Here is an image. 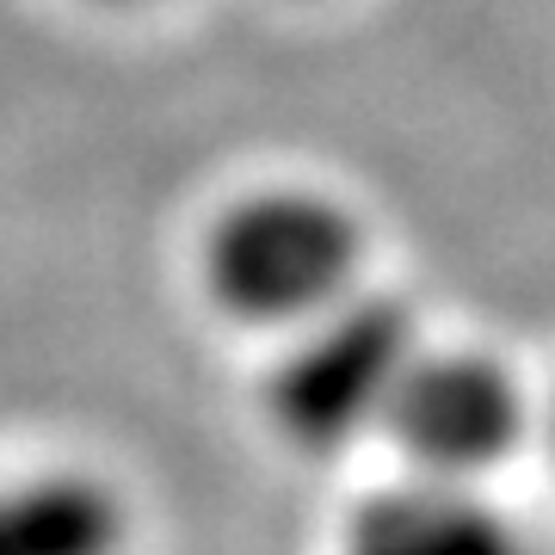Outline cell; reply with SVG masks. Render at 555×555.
<instances>
[{
    "label": "cell",
    "instance_id": "52a82bcc",
    "mask_svg": "<svg viewBox=\"0 0 555 555\" xmlns=\"http://www.w3.org/2000/svg\"><path fill=\"white\" fill-rule=\"evenodd\" d=\"M87 7H100V13H142V7H160V0H87Z\"/></svg>",
    "mask_w": 555,
    "mask_h": 555
},
{
    "label": "cell",
    "instance_id": "7a4b0ae2",
    "mask_svg": "<svg viewBox=\"0 0 555 555\" xmlns=\"http://www.w3.org/2000/svg\"><path fill=\"white\" fill-rule=\"evenodd\" d=\"M420 346H426V327L408 309V297L364 284L327 315L272 339L266 377H259V414L284 451L315 463L364 451L377 444L383 414Z\"/></svg>",
    "mask_w": 555,
    "mask_h": 555
},
{
    "label": "cell",
    "instance_id": "5b68a950",
    "mask_svg": "<svg viewBox=\"0 0 555 555\" xmlns=\"http://www.w3.org/2000/svg\"><path fill=\"white\" fill-rule=\"evenodd\" d=\"M137 500L100 463L0 469V555H130Z\"/></svg>",
    "mask_w": 555,
    "mask_h": 555
},
{
    "label": "cell",
    "instance_id": "3957f363",
    "mask_svg": "<svg viewBox=\"0 0 555 555\" xmlns=\"http://www.w3.org/2000/svg\"><path fill=\"white\" fill-rule=\"evenodd\" d=\"M537 389L513 358L488 346L426 339L401 377L377 444L396 456V476L494 488L525 451H537Z\"/></svg>",
    "mask_w": 555,
    "mask_h": 555
},
{
    "label": "cell",
    "instance_id": "277c9868",
    "mask_svg": "<svg viewBox=\"0 0 555 555\" xmlns=\"http://www.w3.org/2000/svg\"><path fill=\"white\" fill-rule=\"evenodd\" d=\"M334 555H543L494 488L389 476L346 506Z\"/></svg>",
    "mask_w": 555,
    "mask_h": 555
},
{
    "label": "cell",
    "instance_id": "8992f818",
    "mask_svg": "<svg viewBox=\"0 0 555 555\" xmlns=\"http://www.w3.org/2000/svg\"><path fill=\"white\" fill-rule=\"evenodd\" d=\"M537 451L555 463V383L537 396Z\"/></svg>",
    "mask_w": 555,
    "mask_h": 555
},
{
    "label": "cell",
    "instance_id": "6da1fadb",
    "mask_svg": "<svg viewBox=\"0 0 555 555\" xmlns=\"http://www.w3.org/2000/svg\"><path fill=\"white\" fill-rule=\"evenodd\" d=\"M192 284L217 321L284 339L371 284V229L327 185L259 179L204 217L192 241Z\"/></svg>",
    "mask_w": 555,
    "mask_h": 555
}]
</instances>
